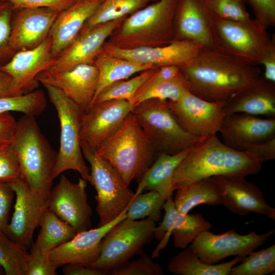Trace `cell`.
<instances>
[{
    "instance_id": "obj_1",
    "label": "cell",
    "mask_w": 275,
    "mask_h": 275,
    "mask_svg": "<svg viewBox=\"0 0 275 275\" xmlns=\"http://www.w3.org/2000/svg\"><path fill=\"white\" fill-rule=\"evenodd\" d=\"M180 68L189 91L210 101H225L261 76L257 66L214 48H203L190 63Z\"/></svg>"
},
{
    "instance_id": "obj_2",
    "label": "cell",
    "mask_w": 275,
    "mask_h": 275,
    "mask_svg": "<svg viewBox=\"0 0 275 275\" xmlns=\"http://www.w3.org/2000/svg\"><path fill=\"white\" fill-rule=\"evenodd\" d=\"M261 163L253 155L222 142L216 134L202 137L176 169L174 190L214 176L244 177L259 173Z\"/></svg>"
},
{
    "instance_id": "obj_3",
    "label": "cell",
    "mask_w": 275,
    "mask_h": 275,
    "mask_svg": "<svg viewBox=\"0 0 275 275\" xmlns=\"http://www.w3.org/2000/svg\"><path fill=\"white\" fill-rule=\"evenodd\" d=\"M180 0H157L126 17L106 41L124 49L156 47L175 40Z\"/></svg>"
},
{
    "instance_id": "obj_4",
    "label": "cell",
    "mask_w": 275,
    "mask_h": 275,
    "mask_svg": "<svg viewBox=\"0 0 275 275\" xmlns=\"http://www.w3.org/2000/svg\"><path fill=\"white\" fill-rule=\"evenodd\" d=\"M96 151L117 170L127 186L141 178L158 154L132 112Z\"/></svg>"
},
{
    "instance_id": "obj_5",
    "label": "cell",
    "mask_w": 275,
    "mask_h": 275,
    "mask_svg": "<svg viewBox=\"0 0 275 275\" xmlns=\"http://www.w3.org/2000/svg\"><path fill=\"white\" fill-rule=\"evenodd\" d=\"M11 145L20 178L34 190L49 194L57 152L41 132L35 116L23 115L17 121Z\"/></svg>"
},
{
    "instance_id": "obj_6",
    "label": "cell",
    "mask_w": 275,
    "mask_h": 275,
    "mask_svg": "<svg viewBox=\"0 0 275 275\" xmlns=\"http://www.w3.org/2000/svg\"><path fill=\"white\" fill-rule=\"evenodd\" d=\"M214 48L246 63L257 66L272 37L257 19L238 21L222 18L203 2Z\"/></svg>"
},
{
    "instance_id": "obj_7",
    "label": "cell",
    "mask_w": 275,
    "mask_h": 275,
    "mask_svg": "<svg viewBox=\"0 0 275 275\" xmlns=\"http://www.w3.org/2000/svg\"><path fill=\"white\" fill-rule=\"evenodd\" d=\"M50 101L54 106L60 124V143L52 177L72 170L89 181L90 170L86 165L81 147L80 131L83 112L61 90L49 84H43Z\"/></svg>"
},
{
    "instance_id": "obj_8",
    "label": "cell",
    "mask_w": 275,
    "mask_h": 275,
    "mask_svg": "<svg viewBox=\"0 0 275 275\" xmlns=\"http://www.w3.org/2000/svg\"><path fill=\"white\" fill-rule=\"evenodd\" d=\"M131 112L158 153L177 154L191 148L202 138L188 133L181 127L168 100H146L133 107Z\"/></svg>"
},
{
    "instance_id": "obj_9",
    "label": "cell",
    "mask_w": 275,
    "mask_h": 275,
    "mask_svg": "<svg viewBox=\"0 0 275 275\" xmlns=\"http://www.w3.org/2000/svg\"><path fill=\"white\" fill-rule=\"evenodd\" d=\"M84 158L90 165L89 182L96 191L98 227L104 225L126 210L135 196L117 170L102 159L96 150L81 142Z\"/></svg>"
},
{
    "instance_id": "obj_10",
    "label": "cell",
    "mask_w": 275,
    "mask_h": 275,
    "mask_svg": "<svg viewBox=\"0 0 275 275\" xmlns=\"http://www.w3.org/2000/svg\"><path fill=\"white\" fill-rule=\"evenodd\" d=\"M155 222L145 219L122 220L103 238L98 259L90 267L110 274L113 268L143 253L144 246L154 237Z\"/></svg>"
},
{
    "instance_id": "obj_11",
    "label": "cell",
    "mask_w": 275,
    "mask_h": 275,
    "mask_svg": "<svg viewBox=\"0 0 275 275\" xmlns=\"http://www.w3.org/2000/svg\"><path fill=\"white\" fill-rule=\"evenodd\" d=\"M11 184L15 196L14 211L3 232L26 251L32 245L34 232L48 208L49 194L34 190L20 178Z\"/></svg>"
},
{
    "instance_id": "obj_12",
    "label": "cell",
    "mask_w": 275,
    "mask_h": 275,
    "mask_svg": "<svg viewBox=\"0 0 275 275\" xmlns=\"http://www.w3.org/2000/svg\"><path fill=\"white\" fill-rule=\"evenodd\" d=\"M274 231V229L258 234L252 231L240 235L233 229L221 234L207 230L200 233L189 248L203 262L214 264L231 256H247L265 243Z\"/></svg>"
},
{
    "instance_id": "obj_13",
    "label": "cell",
    "mask_w": 275,
    "mask_h": 275,
    "mask_svg": "<svg viewBox=\"0 0 275 275\" xmlns=\"http://www.w3.org/2000/svg\"><path fill=\"white\" fill-rule=\"evenodd\" d=\"M225 102L207 101L189 91L176 101L168 100L169 106L181 127L198 137L218 132L226 115Z\"/></svg>"
},
{
    "instance_id": "obj_14",
    "label": "cell",
    "mask_w": 275,
    "mask_h": 275,
    "mask_svg": "<svg viewBox=\"0 0 275 275\" xmlns=\"http://www.w3.org/2000/svg\"><path fill=\"white\" fill-rule=\"evenodd\" d=\"M86 187L87 181L82 178L74 183L62 174L49 193L48 208L71 225L77 233L92 227V211L88 202Z\"/></svg>"
},
{
    "instance_id": "obj_15",
    "label": "cell",
    "mask_w": 275,
    "mask_h": 275,
    "mask_svg": "<svg viewBox=\"0 0 275 275\" xmlns=\"http://www.w3.org/2000/svg\"><path fill=\"white\" fill-rule=\"evenodd\" d=\"M132 109L131 103L123 99L93 104L81 117V142L97 149L117 131Z\"/></svg>"
},
{
    "instance_id": "obj_16",
    "label": "cell",
    "mask_w": 275,
    "mask_h": 275,
    "mask_svg": "<svg viewBox=\"0 0 275 275\" xmlns=\"http://www.w3.org/2000/svg\"><path fill=\"white\" fill-rule=\"evenodd\" d=\"M203 48L197 42L185 40H174L164 46L131 49L119 48L106 41L102 51L115 57L155 67L174 65L182 68L190 63Z\"/></svg>"
},
{
    "instance_id": "obj_17",
    "label": "cell",
    "mask_w": 275,
    "mask_h": 275,
    "mask_svg": "<svg viewBox=\"0 0 275 275\" xmlns=\"http://www.w3.org/2000/svg\"><path fill=\"white\" fill-rule=\"evenodd\" d=\"M52 39L48 37L37 46L17 51L0 69L12 79L13 87L18 95L32 91L38 82L39 74L47 70L54 57L52 52Z\"/></svg>"
},
{
    "instance_id": "obj_18",
    "label": "cell",
    "mask_w": 275,
    "mask_h": 275,
    "mask_svg": "<svg viewBox=\"0 0 275 275\" xmlns=\"http://www.w3.org/2000/svg\"><path fill=\"white\" fill-rule=\"evenodd\" d=\"M162 208L165 213L162 222L156 227L154 237L159 244L152 254V258L159 256V252L167 245L172 235L173 245L185 249L202 232L209 230L212 225L200 214H182L176 209L172 197L168 198Z\"/></svg>"
},
{
    "instance_id": "obj_19",
    "label": "cell",
    "mask_w": 275,
    "mask_h": 275,
    "mask_svg": "<svg viewBox=\"0 0 275 275\" xmlns=\"http://www.w3.org/2000/svg\"><path fill=\"white\" fill-rule=\"evenodd\" d=\"M126 17L96 25L79 33L71 44L54 58L47 70L59 72L80 64L94 65L106 40Z\"/></svg>"
},
{
    "instance_id": "obj_20",
    "label": "cell",
    "mask_w": 275,
    "mask_h": 275,
    "mask_svg": "<svg viewBox=\"0 0 275 275\" xmlns=\"http://www.w3.org/2000/svg\"><path fill=\"white\" fill-rule=\"evenodd\" d=\"M98 75L94 65L80 64L63 71H43L36 80L59 89L85 113L92 104Z\"/></svg>"
},
{
    "instance_id": "obj_21",
    "label": "cell",
    "mask_w": 275,
    "mask_h": 275,
    "mask_svg": "<svg viewBox=\"0 0 275 275\" xmlns=\"http://www.w3.org/2000/svg\"><path fill=\"white\" fill-rule=\"evenodd\" d=\"M217 185L223 204L234 213L245 215L252 212L275 220V209L267 203L259 188L244 177H210Z\"/></svg>"
},
{
    "instance_id": "obj_22",
    "label": "cell",
    "mask_w": 275,
    "mask_h": 275,
    "mask_svg": "<svg viewBox=\"0 0 275 275\" xmlns=\"http://www.w3.org/2000/svg\"><path fill=\"white\" fill-rule=\"evenodd\" d=\"M126 210L104 225L77 233L69 241L52 250L50 260L58 267L70 263L90 266L99 256L103 238L115 225L126 218Z\"/></svg>"
},
{
    "instance_id": "obj_23",
    "label": "cell",
    "mask_w": 275,
    "mask_h": 275,
    "mask_svg": "<svg viewBox=\"0 0 275 275\" xmlns=\"http://www.w3.org/2000/svg\"><path fill=\"white\" fill-rule=\"evenodd\" d=\"M60 12L47 8L14 10L10 44L16 52L40 44Z\"/></svg>"
},
{
    "instance_id": "obj_24",
    "label": "cell",
    "mask_w": 275,
    "mask_h": 275,
    "mask_svg": "<svg viewBox=\"0 0 275 275\" xmlns=\"http://www.w3.org/2000/svg\"><path fill=\"white\" fill-rule=\"evenodd\" d=\"M227 145L239 150L243 145L275 138V118H261L245 113L224 117L218 130Z\"/></svg>"
},
{
    "instance_id": "obj_25",
    "label": "cell",
    "mask_w": 275,
    "mask_h": 275,
    "mask_svg": "<svg viewBox=\"0 0 275 275\" xmlns=\"http://www.w3.org/2000/svg\"><path fill=\"white\" fill-rule=\"evenodd\" d=\"M224 110L226 115L245 113L275 118V82L260 76L225 101Z\"/></svg>"
},
{
    "instance_id": "obj_26",
    "label": "cell",
    "mask_w": 275,
    "mask_h": 275,
    "mask_svg": "<svg viewBox=\"0 0 275 275\" xmlns=\"http://www.w3.org/2000/svg\"><path fill=\"white\" fill-rule=\"evenodd\" d=\"M102 1L77 0L59 13L48 35L52 39V52L54 58L74 41Z\"/></svg>"
},
{
    "instance_id": "obj_27",
    "label": "cell",
    "mask_w": 275,
    "mask_h": 275,
    "mask_svg": "<svg viewBox=\"0 0 275 275\" xmlns=\"http://www.w3.org/2000/svg\"><path fill=\"white\" fill-rule=\"evenodd\" d=\"M175 22V40L192 41L205 48H214L201 0H180Z\"/></svg>"
},
{
    "instance_id": "obj_28",
    "label": "cell",
    "mask_w": 275,
    "mask_h": 275,
    "mask_svg": "<svg viewBox=\"0 0 275 275\" xmlns=\"http://www.w3.org/2000/svg\"><path fill=\"white\" fill-rule=\"evenodd\" d=\"M191 148L175 154L159 153L154 161L137 181L135 195L154 190L166 199L174 190L173 179L175 171Z\"/></svg>"
},
{
    "instance_id": "obj_29",
    "label": "cell",
    "mask_w": 275,
    "mask_h": 275,
    "mask_svg": "<svg viewBox=\"0 0 275 275\" xmlns=\"http://www.w3.org/2000/svg\"><path fill=\"white\" fill-rule=\"evenodd\" d=\"M176 190L174 203L177 210L182 214L188 213L201 204H223L220 190L210 178L190 183Z\"/></svg>"
},
{
    "instance_id": "obj_30",
    "label": "cell",
    "mask_w": 275,
    "mask_h": 275,
    "mask_svg": "<svg viewBox=\"0 0 275 275\" xmlns=\"http://www.w3.org/2000/svg\"><path fill=\"white\" fill-rule=\"evenodd\" d=\"M94 65L97 68L99 75L92 104L99 93L109 85L127 79L135 73L155 68L151 65L138 64L115 57L103 51L96 59Z\"/></svg>"
},
{
    "instance_id": "obj_31",
    "label": "cell",
    "mask_w": 275,
    "mask_h": 275,
    "mask_svg": "<svg viewBox=\"0 0 275 275\" xmlns=\"http://www.w3.org/2000/svg\"><path fill=\"white\" fill-rule=\"evenodd\" d=\"M244 256H236L232 260L219 264L203 262L190 248L186 247L169 261L167 269L178 275H229L231 268Z\"/></svg>"
},
{
    "instance_id": "obj_32",
    "label": "cell",
    "mask_w": 275,
    "mask_h": 275,
    "mask_svg": "<svg viewBox=\"0 0 275 275\" xmlns=\"http://www.w3.org/2000/svg\"><path fill=\"white\" fill-rule=\"evenodd\" d=\"M39 226L40 230L36 241L43 251L48 253L69 241L77 233L71 225L61 219L48 208Z\"/></svg>"
},
{
    "instance_id": "obj_33",
    "label": "cell",
    "mask_w": 275,
    "mask_h": 275,
    "mask_svg": "<svg viewBox=\"0 0 275 275\" xmlns=\"http://www.w3.org/2000/svg\"><path fill=\"white\" fill-rule=\"evenodd\" d=\"M181 71V70H180ZM188 83L181 72L175 78L166 81L146 82L136 93L131 102L132 108L150 99L176 101L187 91Z\"/></svg>"
},
{
    "instance_id": "obj_34",
    "label": "cell",
    "mask_w": 275,
    "mask_h": 275,
    "mask_svg": "<svg viewBox=\"0 0 275 275\" xmlns=\"http://www.w3.org/2000/svg\"><path fill=\"white\" fill-rule=\"evenodd\" d=\"M156 1L102 0L79 33L86 32L96 25L128 16Z\"/></svg>"
},
{
    "instance_id": "obj_35",
    "label": "cell",
    "mask_w": 275,
    "mask_h": 275,
    "mask_svg": "<svg viewBox=\"0 0 275 275\" xmlns=\"http://www.w3.org/2000/svg\"><path fill=\"white\" fill-rule=\"evenodd\" d=\"M158 68L143 71L129 79L113 82L99 93L93 104L113 99L126 100L131 103L136 93L152 76Z\"/></svg>"
},
{
    "instance_id": "obj_36",
    "label": "cell",
    "mask_w": 275,
    "mask_h": 275,
    "mask_svg": "<svg viewBox=\"0 0 275 275\" xmlns=\"http://www.w3.org/2000/svg\"><path fill=\"white\" fill-rule=\"evenodd\" d=\"M247 256L239 265L231 268L229 275H266L274 272V244Z\"/></svg>"
},
{
    "instance_id": "obj_37",
    "label": "cell",
    "mask_w": 275,
    "mask_h": 275,
    "mask_svg": "<svg viewBox=\"0 0 275 275\" xmlns=\"http://www.w3.org/2000/svg\"><path fill=\"white\" fill-rule=\"evenodd\" d=\"M46 104L45 94L40 90L15 96H0V114L18 112L36 117L42 113Z\"/></svg>"
},
{
    "instance_id": "obj_38",
    "label": "cell",
    "mask_w": 275,
    "mask_h": 275,
    "mask_svg": "<svg viewBox=\"0 0 275 275\" xmlns=\"http://www.w3.org/2000/svg\"><path fill=\"white\" fill-rule=\"evenodd\" d=\"M166 199L156 191H148L135 195L126 210L128 220L148 217L155 222L161 219V211Z\"/></svg>"
},
{
    "instance_id": "obj_39",
    "label": "cell",
    "mask_w": 275,
    "mask_h": 275,
    "mask_svg": "<svg viewBox=\"0 0 275 275\" xmlns=\"http://www.w3.org/2000/svg\"><path fill=\"white\" fill-rule=\"evenodd\" d=\"M28 253L0 231V266L7 275H24Z\"/></svg>"
},
{
    "instance_id": "obj_40",
    "label": "cell",
    "mask_w": 275,
    "mask_h": 275,
    "mask_svg": "<svg viewBox=\"0 0 275 275\" xmlns=\"http://www.w3.org/2000/svg\"><path fill=\"white\" fill-rule=\"evenodd\" d=\"M13 13L10 2L0 1V67L7 63L15 53L10 44Z\"/></svg>"
},
{
    "instance_id": "obj_41",
    "label": "cell",
    "mask_w": 275,
    "mask_h": 275,
    "mask_svg": "<svg viewBox=\"0 0 275 275\" xmlns=\"http://www.w3.org/2000/svg\"><path fill=\"white\" fill-rule=\"evenodd\" d=\"M138 259L128 260L110 271L113 275H163L161 266L154 262L152 257L143 253Z\"/></svg>"
},
{
    "instance_id": "obj_42",
    "label": "cell",
    "mask_w": 275,
    "mask_h": 275,
    "mask_svg": "<svg viewBox=\"0 0 275 275\" xmlns=\"http://www.w3.org/2000/svg\"><path fill=\"white\" fill-rule=\"evenodd\" d=\"M216 15L224 19L246 21L252 18L242 0H202Z\"/></svg>"
},
{
    "instance_id": "obj_43",
    "label": "cell",
    "mask_w": 275,
    "mask_h": 275,
    "mask_svg": "<svg viewBox=\"0 0 275 275\" xmlns=\"http://www.w3.org/2000/svg\"><path fill=\"white\" fill-rule=\"evenodd\" d=\"M28 253L24 275H56L58 267L50 260L49 253L44 252L38 242H33Z\"/></svg>"
},
{
    "instance_id": "obj_44",
    "label": "cell",
    "mask_w": 275,
    "mask_h": 275,
    "mask_svg": "<svg viewBox=\"0 0 275 275\" xmlns=\"http://www.w3.org/2000/svg\"><path fill=\"white\" fill-rule=\"evenodd\" d=\"M18 163L11 144H0V181L20 178Z\"/></svg>"
},
{
    "instance_id": "obj_45",
    "label": "cell",
    "mask_w": 275,
    "mask_h": 275,
    "mask_svg": "<svg viewBox=\"0 0 275 275\" xmlns=\"http://www.w3.org/2000/svg\"><path fill=\"white\" fill-rule=\"evenodd\" d=\"M252 8L255 19L266 28L275 25V0H246Z\"/></svg>"
},
{
    "instance_id": "obj_46",
    "label": "cell",
    "mask_w": 275,
    "mask_h": 275,
    "mask_svg": "<svg viewBox=\"0 0 275 275\" xmlns=\"http://www.w3.org/2000/svg\"><path fill=\"white\" fill-rule=\"evenodd\" d=\"M14 10L47 8L59 12L66 9L77 0H7Z\"/></svg>"
},
{
    "instance_id": "obj_47",
    "label": "cell",
    "mask_w": 275,
    "mask_h": 275,
    "mask_svg": "<svg viewBox=\"0 0 275 275\" xmlns=\"http://www.w3.org/2000/svg\"><path fill=\"white\" fill-rule=\"evenodd\" d=\"M239 150L253 155L262 164L275 158V138L261 143L244 145Z\"/></svg>"
},
{
    "instance_id": "obj_48",
    "label": "cell",
    "mask_w": 275,
    "mask_h": 275,
    "mask_svg": "<svg viewBox=\"0 0 275 275\" xmlns=\"http://www.w3.org/2000/svg\"><path fill=\"white\" fill-rule=\"evenodd\" d=\"M14 196L11 182L0 181V231L9 222V214Z\"/></svg>"
},
{
    "instance_id": "obj_49",
    "label": "cell",
    "mask_w": 275,
    "mask_h": 275,
    "mask_svg": "<svg viewBox=\"0 0 275 275\" xmlns=\"http://www.w3.org/2000/svg\"><path fill=\"white\" fill-rule=\"evenodd\" d=\"M16 123L10 112L0 114V144H12Z\"/></svg>"
},
{
    "instance_id": "obj_50",
    "label": "cell",
    "mask_w": 275,
    "mask_h": 275,
    "mask_svg": "<svg viewBox=\"0 0 275 275\" xmlns=\"http://www.w3.org/2000/svg\"><path fill=\"white\" fill-rule=\"evenodd\" d=\"M264 68V77L275 82V38L272 37L271 42L259 62Z\"/></svg>"
},
{
    "instance_id": "obj_51",
    "label": "cell",
    "mask_w": 275,
    "mask_h": 275,
    "mask_svg": "<svg viewBox=\"0 0 275 275\" xmlns=\"http://www.w3.org/2000/svg\"><path fill=\"white\" fill-rule=\"evenodd\" d=\"M179 67L174 65L158 67L155 73L146 82L152 84L172 79L180 73Z\"/></svg>"
},
{
    "instance_id": "obj_52",
    "label": "cell",
    "mask_w": 275,
    "mask_h": 275,
    "mask_svg": "<svg viewBox=\"0 0 275 275\" xmlns=\"http://www.w3.org/2000/svg\"><path fill=\"white\" fill-rule=\"evenodd\" d=\"M63 272L65 275H106L107 272L80 264H67L64 265Z\"/></svg>"
},
{
    "instance_id": "obj_53",
    "label": "cell",
    "mask_w": 275,
    "mask_h": 275,
    "mask_svg": "<svg viewBox=\"0 0 275 275\" xmlns=\"http://www.w3.org/2000/svg\"><path fill=\"white\" fill-rule=\"evenodd\" d=\"M18 95L15 91L11 77L7 73L0 69V96H15Z\"/></svg>"
},
{
    "instance_id": "obj_54",
    "label": "cell",
    "mask_w": 275,
    "mask_h": 275,
    "mask_svg": "<svg viewBox=\"0 0 275 275\" xmlns=\"http://www.w3.org/2000/svg\"><path fill=\"white\" fill-rule=\"evenodd\" d=\"M3 273H5V272L2 267L0 266V274H2Z\"/></svg>"
},
{
    "instance_id": "obj_55",
    "label": "cell",
    "mask_w": 275,
    "mask_h": 275,
    "mask_svg": "<svg viewBox=\"0 0 275 275\" xmlns=\"http://www.w3.org/2000/svg\"><path fill=\"white\" fill-rule=\"evenodd\" d=\"M1 1V0H0Z\"/></svg>"
}]
</instances>
